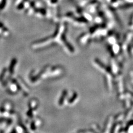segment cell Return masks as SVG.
I'll return each mask as SVG.
<instances>
[{
	"mask_svg": "<svg viewBox=\"0 0 133 133\" xmlns=\"http://www.w3.org/2000/svg\"><path fill=\"white\" fill-rule=\"evenodd\" d=\"M16 64H17V59L16 58H13L11 61L10 65H9V72L11 75H12L13 73H14V70H15V68Z\"/></svg>",
	"mask_w": 133,
	"mask_h": 133,
	"instance_id": "obj_1",
	"label": "cell"
},
{
	"mask_svg": "<svg viewBox=\"0 0 133 133\" xmlns=\"http://www.w3.org/2000/svg\"><path fill=\"white\" fill-rule=\"evenodd\" d=\"M25 7V5H24V1L20 3L18 5V6L17 7V9H18V10H21L22 9H23V7Z\"/></svg>",
	"mask_w": 133,
	"mask_h": 133,
	"instance_id": "obj_3",
	"label": "cell"
},
{
	"mask_svg": "<svg viewBox=\"0 0 133 133\" xmlns=\"http://www.w3.org/2000/svg\"><path fill=\"white\" fill-rule=\"evenodd\" d=\"M6 5V0H2L1 2L0 3V10H2L5 7Z\"/></svg>",
	"mask_w": 133,
	"mask_h": 133,
	"instance_id": "obj_2",
	"label": "cell"
}]
</instances>
